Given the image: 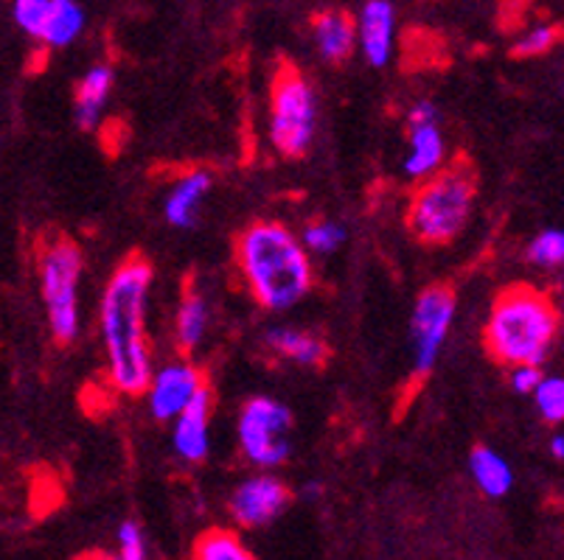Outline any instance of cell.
Returning <instances> with one entry per match:
<instances>
[{"label": "cell", "instance_id": "22", "mask_svg": "<svg viewBox=\"0 0 564 560\" xmlns=\"http://www.w3.org/2000/svg\"><path fill=\"white\" fill-rule=\"evenodd\" d=\"M348 233L343 224L332 222V219H321V222H312L310 228L304 230V250L317 255H329L335 250H340L346 244Z\"/></svg>", "mask_w": 564, "mask_h": 560}, {"label": "cell", "instance_id": "13", "mask_svg": "<svg viewBox=\"0 0 564 560\" xmlns=\"http://www.w3.org/2000/svg\"><path fill=\"white\" fill-rule=\"evenodd\" d=\"M393 31H397V14H393L391 3L388 0H368L360 20H357V45L373 68H382L391 59Z\"/></svg>", "mask_w": 564, "mask_h": 560}, {"label": "cell", "instance_id": "29", "mask_svg": "<svg viewBox=\"0 0 564 560\" xmlns=\"http://www.w3.org/2000/svg\"><path fill=\"white\" fill-rule=\"evenodd\" d=\"M74 560H118V558L110 552H101V549H87V552H82L79 558H74Z\"/></svg>", "mask_w": 564, "mask_h": 560}, {"label": "cell", "instance_id": "25", "mask_svg": "<svg viewBox=\"0 0 564 560\" xmlns=\"http://www.w3.org/2000/svg\"><path fill=\"white\" fill-rule=\"evenodd\" d=\"M562 40V29L558 25H536L528 34H522L520 43L514 45L517 59H533V56H545L551 54L553 48Z\"/></svg>", "mask_w": 564, "mask_h": 560}, {"label": "cell", "instance_id": "14", "mask_svg": "<svg viewBox=\"0 0 564 560\" xmlns=\"http://www.w3.org/2000/svg\"><path fill=\"white\" fill-rule=\"evenodd\" d=\"M212 185L214 174L205 172V168H194V172L183 174V177L172 185L166 205H163L166 222L177 230L194 228V224H197L199 208H203L205 197L212 191Z\"/></svg>", "mask_w": 564, "mask_h": 560}, {"label": "cell", "instance_id": "15", "mask_svg": "<svg viewBox=\"0 0 564 560\" xmlns=\"http://www.w3.org/2000/svg\"><path fill=\"white\" fill-rule=\"evenodd\" d=\"M312 40L326 62H346L357 48V20L343 9H326L312 20Z\"/></svg>", "mask_w": 564, "mask_h": 560}, {"label": "cell", "instance_id": "12", "mask_svg": "<svg viewBox=\"0 0 564 560\" xmlns=\"http://www.w3.org/2000/svg\"><path fill=\"white\" fill-rule=\"evenodd\" d=\"M214 413V393L212 387L205 384L199 387V393L188 400L186 407L181 409V415H174V451L188 462H203L208 457V424H212Z\"/></svg>", "mask_w": 564, "mask_h": 560}, {"label": "cell", "instance_id": "8", "mask_svg": "<svg viewBox=\"0 0 564 560\" xmlns=\"http://www.w3.org/2000/svg\"><path fill=\"white\" fill-rule=\"evenodd\" d=\"M455 320V292L449 286H430L419 295L410 320L413 339V370L415 376H427L438 362V353L449 337Z\"/></svg>", "mask_w": 564, "mask_h": 560}, {"label": "cell", "instance_id": "24", "mask_svg": "<svg viewBox=\"0 0 564 560\" xmlns=\"http://www.w3.org/2000/svg\"><path fill=\"white\" fill-rule=\"evenodd\" d=\"M533 400L536 409L547 424H562L564 418V382L558 376H542L536 389H533Z\"/></svg>", "mask_w": 564, "mask_h": 560}, {"label": "cell", "instance_id": "4", "mask_svg": "<svg viewBox=\"0 0 564 560\" xmlns=\"http://www.w3.org/2000/svg\"><path fill=\"white\" fill-rule=\"evenodd\" d=\"M478 197V172L458 157L449 166L424 177L408 205V228L415 239L430 246H444L458 239L469 224Z\"/></svg>", "mask_w": 564, "mask_h": 560}, {"label": "cell", "instance_id": "18", "mask_svg": "<svg viewBox=\"0 0 564 560\" xmlns=\"http://www.w3.org/2000/svg\"><path fill=\"white\" fill-rule=\"evenodd\" d=\"M112 90V70L107 65H96V68L87 70L82 76V81L76 85V99H74V112L79 130H96L99 123L101 110H105L107 99H110Z\"/></svg>", "mask_w": 564, "mask_h": 560}, {"label": "cell", "instance_id": "5", "mask_svg": "<svg viewBox=\"0 0 564 560\" xmlns=\"http://www.w3.org/2000/svg\"><path fill=\"white\" fill-rule=\"evenodd\" d=\"M317 130V99L306 76L292 62H281L270 87V141L286 161L310 152Z\"/></svg>", "mask_w": 564, "mask_h": 560}, {"label": "cell", "instance_id": "1", "mask_svg": "<svg viewBox=\"0 0 564 560\" xmlns=\"http://www.w3.org/2000/svg\"><path fill=\"white\" fill-rule=\"evenodd\" d=\"M152 289V264L147 255H127L101 297V339L107 353V376L118 393L141 398L152 378V351L147 337V303Z\"/></svg>", "mask_w": 564, "mask_h": 560}, {"label": "cell", "instance_id": "6", "mask_svg": "<svg viewBox=\"0 0 564 560\" xmlns=\"http://www.w3.org/2000/svg\"><path fill=\"white\" fill-rule=\"evenodd\" d=\"M85 259L82 250L65 235H54L40 246V289L45 315L59 345L74 342L79 333V277Z\"/></svg>", "mask_w": 564, "mask_h": 560}, {"label": "cell", "instance_id": "3", "mask_svg": "<svg viewBox=\"0 0 564 560\" xmlns=\"http://www.w3.org/2000/svg\"><path fill=\"white\" fill-rule=\"evenodd\" d=\"M562 315L547 292L517 284L495 297L489 322L484 328V345L502 367L536 364L542 367L556 345Z\"/></svg>", "mask_w": 564, "mask_h": 560}, {"label": "cell", "instance_id": "28", "mask_svg": "<svg viewBox=\"0 0 564 560\" xmlns=\"http://www.w3.org/2000/svg\"><path fill=\"white\" fill-rule=\"evenodd\" d=\"M438 121V110H435L433 101H415L408 112V127H415V123H430Z\"/></svg>", "mask_w": 564, "mask_h": 560}, {"label": "cell", "instance_id": "20", "mask_svg": "<svg viewBox=\"0 0 564 560\" xmlns=\"http://www.w3.org/2000/svg\"><path fill=\"white\" fill-rule=\"evenodd\" d=\"M177 326H174V337H177V348L183 353H192L194 348L203 342L205 326H208V308H205L203 295L194 289L192 284L186 286L181 297V308H177Z\"/></svg>", "mask_w": 564, "mask_h": 560}, {"label": "cell", "instance_id": "27", "mask_svg": "<svg viewBox=\"0 0 564 560\" xmlns=\"http://www.w3.org/2000/svg\"><path fill=\"white\" fill-rule=\"evenodd\" d=\"M542 376H545V373H542V367H536V364H517V367H511V387L520 395H531Z\"/></svg>", "mask_w": 564, "mask_h": 560}, {"label": "cell", "instance_id": "16", "mask_svg": "<svg viewBox=\"0 0 564 560\" xmlns=\"http://www.w3.org/2000/svg\"><path fill=\"white\" fill-rule=\"evenodd\" d=\"M264 342L270 351L284 356L286 362L304 364V367H323L329 359V345L317 339L315 333L299 331V328H270L264 333Z\"/></svg>", "mask_w": 564, "mask_h": 560}, {"label": "cell", "instance_id": "21", "mask_svg": "<svg viewBox=\"0 0 564 560\" xmlns=\"http://www.w3.org/2000/svg\"><path fill=\"white\" fill-rule=\"evenodd\" d=\"M194 560H256V554L245 547V541L236 532L214 527L205 530L203 536L194 541L192 549Z\"/></svg>", "mask_w": 564, "mask_h": 560}, {"label": "cell", "instance_id": "10", "mask_svg": "<svg viewBox=\"0 0 564 560\" xmlns=\"http://www.w3.org/2000/svg\"><path fill=\"white\" fill-rule=\"evenodd\" d=\"M292 505V491L275 476H253L230 496V513L242 527H264Z\"/></svg>", "mask_w": 564, "mask_h": 560}, {"label": "cell", "instance_id": "2", "mask_svg": "<svg viewBox=\"0 0 564 560\" xmlns=\"http://www.w3.org/2000/svg\"><path fill=\"white\" fill-rule=\"evenodd\" d=\"M236 266L267 311H290L312 289L310 253L286 224L256 222L236 235Z\"/></svg>", "mask_w": 564, "mask_h": 560}, {"label": "cell", "instance_id": "11", "mask_svg": "<svg viewBox=\"0 0 564 560\" xmlns=\"http://www.w3.org/2000/svg\"><path fill=\"white\" fill-rule=\"evenodd\" d=\"M205 376L192 362H172L152 373L147 393H150V409L158 420H172L181 415L188 400L205 387Z\"/></svg>", "mask_w": 564, "mask_h": 560}, {"label": "cell", "instance_id": "7", "mask_svg": "<svg viewBox=\"0 0 564 560\" xmlns=\"http://www.w3.org/2000/svg\"><path fill=\"white\" fill-rule=\"evenodd\" d=\"M292 413L275 398H250L239 415V446L259 469H273L290 457Z\"/></svg>", "mask_w": 564, "mask_h": 560}, {"label": "cell", "instance_id": "30", "mask_svg": "<svg viewBox=\"0 0 564 560\" xmlns=\"http://www.w3.org/2000/svg\"><path fill=\"white\" fill-rule=\"evenodd\" d=\"M551 451H553V457H556V460H562V457H564V435H553Z\"/></svg>", "mask_w": 564, "mask_h": 560}, {"label": "cell", "instance_id": "19", "mask_svg": "<svg viewBox=\"0 0 564 560\" xmlns=\"http://www.w3.org/2000/svg\"><path fill=\"white\" fill-rule=\"evenodd\" d=\"M469 469L475 482H478L480 491L486 496H506L511 491V482H514V471L495 449L489 446H478V449L471 451L469 457Z\"/></svg>", "mask_w": 564, "mask_h": 560}, {"label": "cell", "instance_id": "26", "mask_svg": "<svg viewBox=\"0 0 564 560\" xmlns=\"http://www.w3.org/2000/svg\"><path fill=\"white\" fill-rule=\"evenodd\" d=\"M118 541H121V554H118V560H147V547H143V536L141 530H138L135 521L121 524Z\"/></svg>", "mask_w": 564, "mask_h": 560}, {"label": "cell", "instance_id": "17", "mask_svg": "<svg viewBox=\"0 0 564 560\" xmlns=\"http://www.w3.org/2000/svg\"><path fill=\"white\" fill-rule=\"evenodd\" d=\"M410 130V149L404 157V172L413 179H424L444 166V138L438 121L415 123Z\"/></svg>", "mask_w": 564, "mask_h": 560}, {"label": "cell", "instance_id": "23", "mask_svg": "<svg viewBox=\"0 0 564 560\" xmlns=\"http://www.w3.org/2000/svg\"><path fill=\"white\" fill-rule=\"evenodd\" d=\"M528 261L540 270H556L564 261V233L562 230H542L528 246Z\"/></svg>", "mask_w": 564, "mask_h": 560}, {"label": "cell", "instance_id": "9", "mask_svg": "<svg viewBox=\"0 0 564 560\" xmlns=\"http://www.w3.org/2000/svg\"><path fill=\"white\" fill-rule=\"evenodd\" d=\"M14 23L48 48H65L85 29V12L74 0H14Z\"/></svg>", "mask_w": 564, "mask_h": 560}]
</instances>
